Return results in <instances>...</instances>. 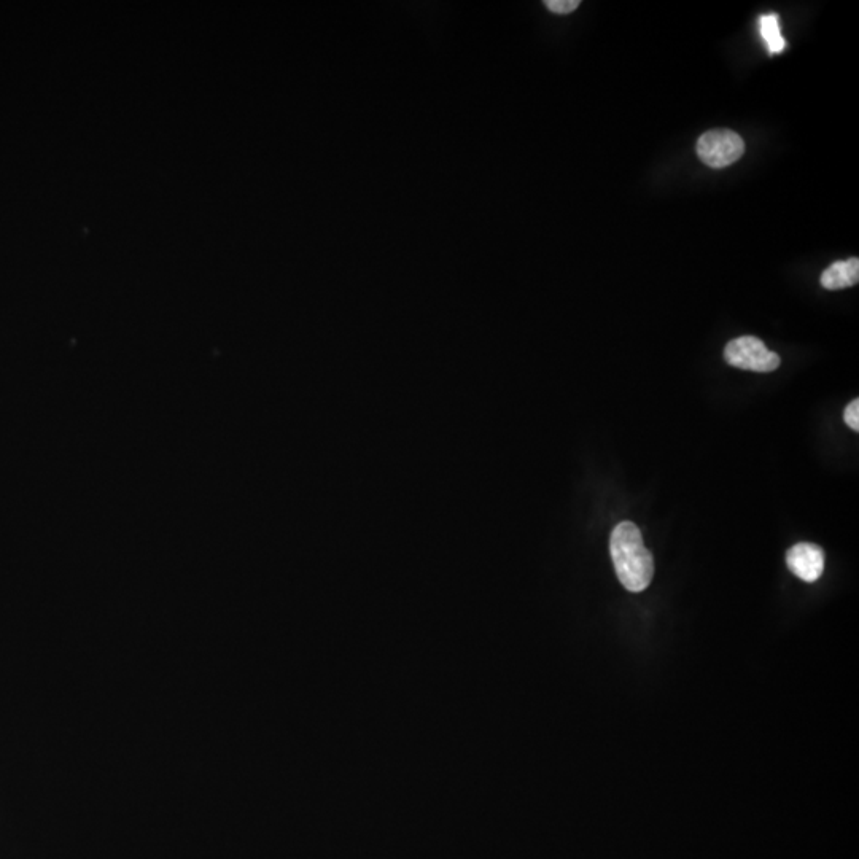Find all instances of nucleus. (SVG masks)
Listing matches in <instances>:
<instances>
[{
	"label": "nucleus",
	"instance_id": "f257e3e1",
	"mask_svg": "<svg viewBox=\"0 0 859 859\" xmlns=\"http://www.w3.org/2000/svg\"><path fill=\"white\" fill-rule=\"evenodd\" d=\"M610 552L616 575L627 591L642 592L650 586L654 575L653 556L634 522L616 525L611 532Z\"/></svg>",
	"mask_w": 859,
	"mask_h": 859
},
{
	"label": "nucleus",
	"instance_id": "0eeeda50",
	"mask_svg": "<svg viewBox=\"0 0 859 859\" xmlns=\"http://www.w3.org/2000/svg\"><path fill=\"white\" fill-rule=\"evenodd\" d=\"M546 7L557 15H568L580 7V0H546Z\"/></svg>",
	"mask_w": 859,
	"mask_h": 859
},
{
	"label": "nucleus",
	"instance_id": "7ed1b4c3",
	"mask_svg": "<svg viewBox=\"0 0 859 859\" xmlns=\"http://www.w3.org/2000/svg\"><path fill=\"white\" fill-rule=\"evenodd\" d=\"M724 358L734 368L755 371V373H770L778 370L782 362L775 352L767 349L766 344L755 336L732 339L724 349Z\"/></svg>",
	"mask_w": 859,
	"mask_h": 859
},
{
	"label": "nucleus",
	"instance_id": "6e6552de",
	"mask_svg": "<svg viewBox=\"0 0 859 859\" xmlns=\"http://www.w3.org/2000/svg\"><path fill=\"white\" fill-rule=\"evenodd\" d=\"M845 424L852 428L853 432H859V401L853 400L850 405L845 408L844 413Z\"/></svg>",
	"mask_w": 859,
	"mask_h": 859
},
{
	"label": "nucleus",
	"instance_id": "423d86ee",
	"mask_svg": "<svg viewBox=\"0 0 859 859\" xmlns=\"http://www.w3.org/2000/svg\"><path fill=\"white\" fill-rule=\"evenodd\" d=\"M762 39L766 40L770 53H780L785 48V39L780 34L777 15H766L761 18Z\"/></svg>",
	"mask_w": 859,
	"mask_h": 859
},
{
	"label": "nucleus",
	"instance_id": "f03ea898",
	"mask_svg": "<svg viewBox=\"0 0 859 859\" xmlns=\"http://www.w3.org/2000/svg\"><path fill=\"white\" fill-rule=\"evenodd\" d=\"M745 153V142L729 129H713L697 140V156L713 169H723L737 163Z\"/></svg>",
	"mask_w": 859,
	"mask_h": 859
},
{
	"label": "nucleus",
	"instance_id": "39448f33",
	"mask_svg": "<svg viewBox=\"0 0 859 859\" xmlns=\"http://www.w3.org/2000/svg\"><path fill=\"white\" fill-rule=\"evenodd\" d=\"M859 282V260L850 258L847 261L832 263L825 273L821 274V285L826 290H842L853 287Z\"/></svg>",
	"mask_w": 859,
	"mask_h": 859
},
{
	"label": "nucleus",
	"instance_id": "20e7f679",
	"mask_svg": "<svg viewBox=\"0 0 859 859\" xmlns=\"http://www.w3.org/2000/svg\"><path fill=\"white\" fill-rule=\"evenodd\" d=\"M786 565L799 580L815 583L825 572V551L813 543H797L786 552Z\"/></svg>",
	"mask_w": 859,
	"mask_h": 859
}]
</instances>
